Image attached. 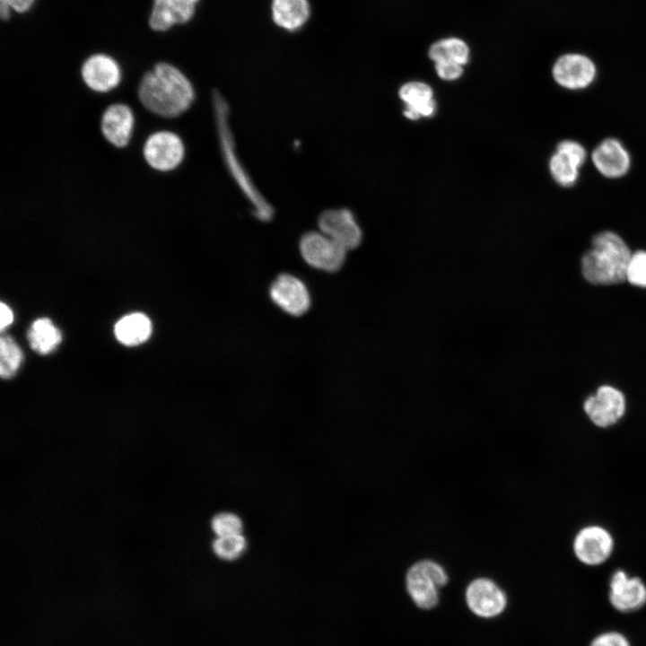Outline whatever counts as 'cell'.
Listing matches in <instances>:
<instances>
[{"label":"cell","mask_w":646,"mask_h":646,"mask_svg":"<svg viewBox=\"0 0 646 646\" xmlns=\"http://www.w3.org/2000/svg\"><path fill=\"white\" fill-rule=\"evenodd\" d=\"M137 97L148 111L172 118L191 107L195 90L189 79L178 67L167 62H159L141 78Z\"/></svg>","instance_id":"1"},{"label":"cell","mask_w":646,"mask_h":646,"mask_svg":"<svg viewBox=\"0 0 646 646\" xmlns=\"http://www.w3.org/2000/svg\"><path fill=\"white\" fill-rule=\"evenodd\" d=\"M213 107L221 152L226 167L251 205L255 217L259 221L268 222L274 216V208L253 183L238 156L229 122L230 109L224 98L217 92L213 93Z\"/></svg>","instance_id":"2"},{"label":"cell","mask_w":646,"mask_h":646,"mask_svg":"<svg viewBox=\"0 0 646 646\" xmlns=\"http://www.w3.org/2000/svg\"><path fill=\"white\" fill-rule=\"evenodd\" d=\"M631 251L615 232L604 231L596 234L589 249L581 258L584 278L592 284H616L625 281Z\"/></svg>","instance_id":"3"},{"label":"cell","mask_w":646,"mask_h":646,"mask_svg":"<svg viewBox=\"0 0 646 646\" xmlns=\"http://www.w3.org/2000/svg\"><path fill=\"white\" fill-rule=\"evenodd\" d=\"M449 581L445 569L437 562L423 559L415 562L406 575V588L413 602L421 609L434 608L439 590Z\"/></svg>","instance_id":"4"},{"label":"cell","mask_w":646,"mask_h":646,"mask_svg":"<svg viewBox=\"0 0 646 646\" xmlns=\"http://www.w3.org/2000/svg\"><path fill=\"white\" fill-rule=\"evenodd\" d=\"M299 249L309 266L328 273L336 272L344 266L348 251L321 231H314L301 237Z\"/></svg>","instance_id":"5"},{"label":"cell","mask_w":646,"mask_h":646,"mask_svg":"<svg viewBox=\"0 0 646 646\" xmlns=\"http://www.w3.org/2000/svg\"><path fill=\"white\" fill-rule=\"evenodd\" d=\"M614 547L612 534L603 526L596 524L581 528L572 542L575 557L587 566H598L607 562Z\"/></svg>","instance_id":"6"},{"label":"cell","mask_w":646,"mask_h":646,"mask_svg":"<svg viewBox=\"0 0 646 646\" xmlns=\"http://www.w3.org/2000/svg\"><path fill=\"white\" fill-rule=\"evenodd\" d=\"M143 153L151 168L160 171H170L178 168L184 160L185 146L177 134L161 130L147 137Z\"/></svg>","instance_id":"7"},{"label":"cell","mask_w":646,"mask_h":646,"mask_svg":"<svg viewBox=\"0 0 646 646\" xmlns=\"http://www.w3.org/2000/svg\"><path fill=\"white\" fill-rule=\"evenodd\" d=\"M583 410L594 425L608 428L617 423L624 415L625 397L616 388L603 385L584 401Z\"/></svg>","instance_id":"8"},{"label":"cell","mask_w":646,"mask_h":646,"mask_svg":"<svg viewBox=\"0 0 646 646\" xmlns=\"http://www.w3.org/2000/svg\"><path fill=\"white\" fill-rule=\"evenodd\" d=\"M466 602L477 616L493 618L501 615L507 606V596L493 580L480 577L473 580L466 589Z\"/></svg>","instance_id":"9"},{"label":"cell","mask_w":646,"mask_h":646,"mask_svg":"<svg viewBox=\"0 0 646 646\" xmlns=\"http://www.w3.org/2000/svg\"><path fill=\"white\" fill-rule=\"evenodd\" d=\"M552 74L560 86L568 90H581L593 83L597 68L589 57L581 53H566L556 59Z\"/></svg>","instance_id":"10"},{"label":"cell","mask_w":646,"mask_h":646,"mask_svg":"<svg viewBox=\"0 0 646 646\" xmlns=\"http://www.w3.org/2000/svg\"><path fill=\"white\" fill-rule=\"evenodd\" d=\"M269 296L278 308L294 317L305 314L311 303L306 284L290 274H281L272 282Z\"/></svg>","instance_id":"11"},{"label":"cell","mask_w":646,"mask_h":646,"mask_svg":"<svg viewBox=\"0 0 646 646\" xmlns=\"http://www.w3.org/2000/svg\"><path fill=\"white\" fill-rule=\"evenodd\" d=\"M318 226L319 231L347 250L357 248L362 242V230L349 209L325 210L318 218Z\"/></svg>","instance_id":"12"},{"label":"cell","mask_w":646,"mask_h":646,"mask_svg":"<svg viewBox=\"0 0 646 646\" xmlns=\"http://www.w3.org/2000/svg\"><path fill=\"white\" fill-rule=\"evenodd\" d=\"M587 158L585 148L573 140L560 142L549 161L550 173L562 187L573 186L579 178V170Z\"/></svg>","instance_id":"13"},{"label":"cell","mask_w":646,"mask_h":646,"mask_svg":"<svg viewBox=\"0 0 646 646\" xmlns=\"http://www.w3.org/2000/svg\"><path fill=\"white\" fill-rule=\"evenodd\" d=\"M81 76L91 90L108 92L119 84L122 71L114 57L108 54L96 53L88 57L82 64Z\"/></svg>","instance_id":"14"},{"label":"cell","mask_w":646,"mask_h":646,"mask_svg":"<svg viewBox=\"0 0 646 646\" xmlns=\"http://www.w3.org/2000/svg\"><path fill=\"white\" fill-rule=\"evenodd\" d=\"M609 601L623 613L639 610L646 605V584L637 577H630L624 570H616L609 581Z\"/></svg>","instance_id":"15"},{"label":"cell","mask_w":646,"mask_h":646,"mask_svg":"<svg viewBox=\"0 0 646 646\" xmlns=\"http://www.w3.org/2000/svg\"><path fill=\"white\" fill-rule=\"evenodd\" d=\"M200 0H153L149 15L150 28L164 32L176 25H182L195 15Z\"/></svg>","instance_id":"16"},{"label":"cell","mask_w":646,"mask_h":646,"mask_svg":"<svg viewBox=\"0 0 646 646\" xmlns=\"http://www.w3.org/2000/svg\"><path fill=\"white\" fill-rule=\"evenodd\" d=\"M134 124L135 118L131 108L124 103H113L102 113L100 129L109 144L124 148L129 144Z\"/></svg>","instance_id":"17"},{"label":"cell","mask_w":646,"mask_h":646,"mask_svg":"<svg viewBox=\"0 0 646 646\" xmlns=\"http://www.w3.org/2000/svg\"><path fill=\"white\" fill-rule=\"evenodd\" d=\"M591 160L603 176L617 179L624 176L631 166V157L623 144L615 138H607L593 150Z\"/></svg>","instance_id":"18"},{"label":"cell","mask_w":646,"mask_h":646,"mask_svg":"<svg viewBox=\"0 0 646 646\" xmlns=\"http://www.w3.org/2000/svg\"><path fill=\"white\" fill-rule=\"evenodd\" d=\"M398 94L405 103L404 115L408 119L416 120L434 114L436 102L430 85L423 82H408L400 87Z\"/></svg>","instance_id":"19"},{"label":"cell","mask_w":646,"mask_h":646,"mask_svg":"<svg viewBox=\"0 0 646 646\" xmlns=\"http://www.w3.org/2000/svg\"><path fill=\"white\" fill-rule=\"evenodd\" d=\"M270 9L274 23L289 32L301 29L310 16L309 0H272Z\"/></svg>","instance_id":"20"},{"label":"cell","mask_w":646,"mask_h":646,"mask_svg":"<svg viewBox=\"0 0 646 646\" xmlns=\"http://www.w3.org/2000/svg\"><path fill=\"white\" fill-rule=\"evenodd\" d=\"M119 343L127 346L144 343L152 334V322L144 313L134 312L122 317L114 327Z\"/></svg>","instance_id":"21"},{"label":"cell","mask_w":646,"mask_h":646,"mask_svg":"<svg viewBox=\"0 0 646 646\" xmlns=\"http://www.w3.org/2000/svg\"><path fill=\"white\" fill-rule=\"evenodd\" d=\"M31 349L40 354L55 350L62 340L59 329L48 318L33 321L27 335Z\"/></svg>","instance_id":"22"},{"label":"cell","mask_w":646,"mask_h":646,"mask_svg":"<svg viewBox=\"0 0 646 646\" xmlns=\"http://www.w3.org/2000/svg\"><path fill=\"white\" fill-rule=\"evenodd\" d=\"M428 55L434 63L451 60L465 65L469 60L470 50L463 39L457 37H449L441 39L432 44Z\"/></svg>","instance_id":"23"},{"label":"cell","mask_w":646,"mask_h":646,"mask_svg":"<svg viewBox=\"0 0 646 646\" xmlns=\"http://www.w3.org/2000/svg\"><path fill=\"white\" fill-rule=\"evenodd\" d=\"M22 362V352L18 344L9 336L0 338V375L10 379L18 371Z\"/></svg>","instance_id":"24"},{"label":"cell","mask_w":646,"mask_h":646,"mask_svg":"<svg viewBox=\"0 0 646 646\" xmlns=\"http://www.w3.org/2000/svg\"><path fill=\"white\" fill-rule=\"evenodd\" d=\"M247 547V540L241 534L216 537L212 544L214 554L225 561H233L240 557Z\"/></svg>","instance_id":"25"},{"label":"cell","mask_w":646,"mask_h":646,"mask_svg":"<svg viewBox=\"0 0 646 646\" xmlns=\"http://www.w3.org/2000/svg\"><path fill=\"white\" fill-rule=\"evenodd\" d=\"M211 528L216 537L237 535L242 533L243 522L236 513L223 511L213 517Z\"/></svg>","instance_id":"26"},{"label":"cell","mask_w":646,"mask_h":646,"mask_svg":"<svg viewBox=\"0 0 646 646\" xmlns=\"http://www.w3.org/2000/svg\"><path fill=\"white\" fill-rule=\"evenodd\" d=\"M625 281L634 286L646 288L645 250H638L631 255L626 269Z\"/></svg>","instance_id":"27"},{"label":"cell","mask_w":646,"mask_h":646,"mask_svg":"<svg viewBox=\"0 0 646 646\" xmlns=\"http://www.w3.org/2000/svg\"><path fill=\"white\" fill-rule=\"evenodd\" d=\"M434 66L438 76L445 81L457 80L463 74L464 72V65L451 60L435 62Z\"/></svg>","instance_id":"28"},{"label":"cell","mask_w":646,"mask_h":646,"mask_svg":"<svg viewBox=\"0 0 646 646\" xmlns=\"http://www.w3.org/2000/svg\"><path fill=\"white\" fill-rule=\"evenodd\" d=\"M36 0H0V15L2 20H8L12 11L25 13L34 5Z\"/></svg>","instance_id":"29"},{"label":"cell","mask_w":646,"mask_h":646,"mask_svg":"<svg viewBox=\"0 0 646 646\" xmlns=\"http://www.w3.org/2000/svg\"><path fill=\"white\" fill-rule=\"evenodd\" d=\"M589 646H631V644L623 633L607 632L595 637Z\"/></svg>","instance_id":"30"},{"label":"cell","mask_w":646,"mask_h":646,"mask_svg":"<svg viewBox=\"0 0 646 646\" xmlns=\"http://www.w3.org/2000/svg\"><path fill=\"white\" fill-rule=\"evenodd\" d=\"M1 311V323H0V328L2 331L4 330L7 327H9L13 321V313L9 306H7L4 302H1L0 307Z\"/></svg>","instance_id":"31"}]
</instances>
